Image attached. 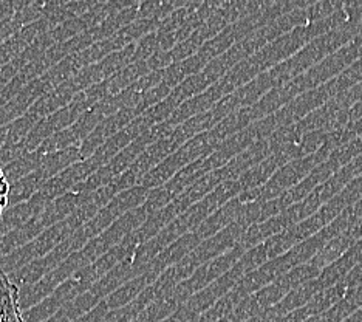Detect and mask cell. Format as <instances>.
<instances>
[{"instance_id":"7a4b0ae2","label":"cell","mask_w":362,"mask_h":322,"mask_svg":"<svg viewBox=\"0 0 362 322\" xmlns=\"http://www.w3.org/2000/svg\"><path fill=\"white\" fill-rule=\"evenodd\" d=\"M10 183H8V180L5 177L4 171L0 169V216H2L6 205H8V197H10Z\"/></svg>"},{"instance_id":"6da1fadb","label":"cell","mask_w":362,"mask_h":322,"mask_svg":"<svg viewBox=\"0 0 362 322\" xmlns=\"http://www.w3.org/2000/svg\"><path fill=\"white\" fill-rule=\"evenodd\" d=\"M0 322H25L19 302V288L0 268Z\"/></svg>"}]
</instances>
